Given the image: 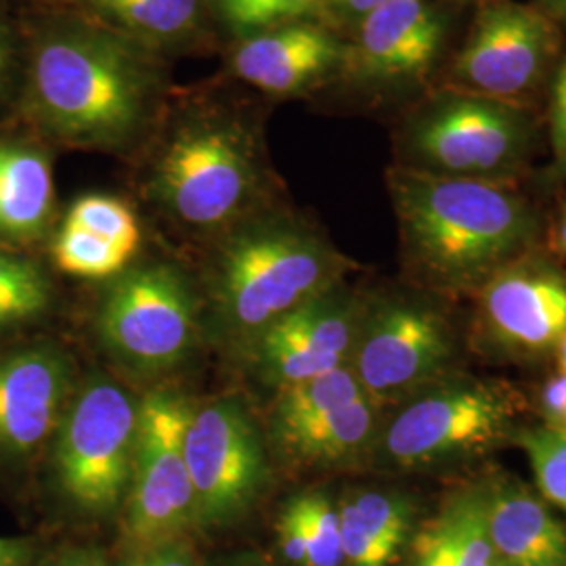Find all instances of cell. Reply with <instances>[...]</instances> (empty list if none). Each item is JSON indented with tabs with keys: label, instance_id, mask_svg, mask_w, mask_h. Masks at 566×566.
<instances>
[{
	"label": "cell",
	"instance_id": "40",
	"mask_svg": "<svg viewBox=\"0 0 566 566\" xmlns=\"http://www.w3.org/2000/svg\"><path fill=\"white\" fill-rule=\"evenodd\" d=\"M552 357L556 359L558 371H560V374H566V334L560 338L558 346L554 348V355H552Z\"/></svg>",
	"mask_w": 566,
	"mask_h": 566
},
{
	"label": "cell",
	"instance_id": "25",
	"mask_svg": "<svg viewBox=\"0 0 566 566\" xmlns=\"http://www.w3.org/2000/svg\"><path fill=\"white\" fill-rule=\"evenodd\" d=\"M95 9L128 32L147 39H177L189 32L198 15L200 0H91Z\"/></svg>",
	"mask_w": 566,
	"mask_h": 566
},
{
	"label": "cell",
	"instance_id": "34",
	"mask_svg": "<svg viewBox=\"0 0 566 566\" xmlns=\"http://www.w3.org/2000/svg\"><path fill=\"white\" fill-rule=\"evenodd\" d=\"M39 566H109V563L99 547L70 546L57 549Z\"/></svg>",
	"mask_w": 566,
	"mask_h": 566
},
{
	"label": "cell",
	"instance_id": "38",
	"mask_svg": "<svg viewBox=\"0 0 566 566\" xmlns=\"http://www.w3.org/2000/svg\"><path fill=\"white\" fill-rule=\"evenodd\" d=\"M203 566H282L277 560H269L256 552H240V554H231V556H223L221 560H217L214 565Z\"/></svg>",
	"mask_w": 566,
	"mask_h": 566
},
{
	"label": "cell",
	"instance_id": "22",
	"mask_svg": "<svg viewBox=\"0 0 566 566\" xmlns=\"http://www.w3.org/2000/svg\"><path fill=\"white\" fill-rule=\"evenodd\" d=\"M282 566H344L338 497L308 489L283 504L275 523Z\"/></svg>",
	"mask_w": 566,
	"mask_h": 566
},
{
	"label": "cell",
	"instance_id": "42",
	"mask_svg": "<svg viewBox=\"0 0 566 566\" xmlns=\"http://www.w3.org/2000/svg\"><path fill=\"white\" fill-rule=\"evenodd\" d=\"M240 2H243V0H221V4H223L224 13L229 11V9H233V7H238Z\"/></svg>",
	"mask_w": 566,
	"mask_h": 566
},
{
	"label": "cell",
	"instance_id": "43",
	"mask_svg": "<svg viewBox=\"0 0 566 566\" xmlns=\"http://www.w3.org/2000/svg\"><path fill=\"white\" fill-rule=\"evenodd\" d=\"M0 67H2V46H0Z\"/></svg>",
	"mask_w": 566,
	"mask_h": 566
},
{
	"label": "cell",
	"instance_id": "37",
	"mask_svg": "<svg viewBox=\"0 0 566 566\" xmlns=\"http://www.w3.org/2000/svg\"><path fill=\"white\" fill-rule=\"evenodd\" d=\"M547 233L552 238V245L554 250L563 256L566 261V193L560 191V198H558V210H556V217H554V223L552 229L547 227Z\"/></svg>",
	"mask_w": 566,
	"mask_h": 566
},
{
	"label": "cell",
	"instance_id": "5",
	"mask_svg": "<svg viewBox=\"0 0 566 566\" xmlns=\"http://www.w3.org/2000/svg\"><path fill=\"white\" fill-rule=\"evenodd\" d=\"M46 122L70 142L116 145L145 120L151 78L133 51L102 34H61L34 60Z\"/></svg>",
	"mask_w": 566,
	"mask_h": 566
},
{
	"label": "cell",
	"instance_id": "14",
	"mask_svg": "<svg viewBox=\"0 0 566 566\" xmlns=\"http://www.w3.org/2000/svg\"><path fill=\"white\" fill-rule=\"evenodd\" d=\"M472 301L474 340L497 361H539L566 334V269L544 248L497 271Z\"/></svg>",
	"mask_w": 566,
	"mask_h": 566
},
{
	"label": "cell",
	"instance_id": "33",
	"mask_svg": "<svg viewBox=\"0 0 566 566\" xmlns=\"http://www.w3.org/2000/svg\"><path fill=\"white\" fill-rule=\"evenodd\" d=\"M535 411L542 426L566 432V374H558L544 382L537 392Z\"/></svg>",
	"mask_w": 566,
	"mask_h": 566
},
{
	"label": "cell",
	"instance_id": "16",
	"mask_svg": "<svg viewBox=\"0 0 566 566\" xmlns=\"http://www.w3.org/2000/svg\"><path fill=\"white\" fill-rule=\"evenodd\" d=\"M72 390V367L53 346L0 355V460H25L57 430Z\"/></svg>",
	"mask_w": 566,
	"mask_h": 566
},
{
	"label": "cell",
	"instance_id": "41",
	"mask_svg": "<svg viewBox=\"0 0 566 566\" xmlns=\"http://www.w3.org/2000/svg\"><path fill=\"white\" fill-rule=\"evenodd\" d=\"M449 2H453V4H460V7H464V9H470L472 4H476V2H481V0H449Z\"/></svg>",
	"mask_w": 566,
	"mask_h": 566
},
{
	"label": "cell",
	"instance_id": "18",
	"mask_svg": "<svg viewBox=\"0 0 566 566\" xmlns=\"http://www.w3.org/2000/svg\"><path fill=\"white\" fill-rule=\"evenodd\" d=\"M486 528L504 566H566V525L510 474L485 479Z\"/></svg>",
	"mask_w": 566,
	"mask_h": 566
},
{
	"label": "cell",
	"instance_id": "1",
	"mask_svg": "<svg viewBox=\"0 0 566 566\" xmlns=\"http://www.w3.org/2000/svg\"><path fill=\"white\" fill-rule=\"evenodd\" d=\"M405 266L441 298H474L497 271L544 248L547 221L516 182L388 170Z\"/></svg>",
	"mask_w": 566,
	"mask_h": 566
},
{
	"label": "cell",
	"instance_id": "15",
	"mask_svg": "<svg viewBox=\"0 0 566 566\" xmlns=\"http://www.w3.org/2000/svg\"><path fill=\"white\" fill-rule=\"evenodd\" d=\"M364 303L340 283L245 344L252 369L277 390L350 364Z\"/></svg>",
	"mask_w": 566,
	"mask_h": 566
},
{
	"label": "cell",
	"instance_id": "28",
	"mask_svg": "<svg viewBox=\"0 0 566 566\" xmlns=\"http://www.w3.org/2000/svg\"><path fill=\"white\" fill-rule=\"evenodd\" d=\"M53 259L61 271L70 275L105 280L120 273L130 261V254L76 224L63 223V229L53 243Z\"/></svg>",
	"mask_w": 566,
	"mask_h": 566
},
{
	"label": "cell",
	"instance_id": "3",
	"mask_svg": "<svg viewBox=\"0 0 566 566\" xmlns=\"http://www.w3.org/2000/svg\"><path fill=\"white\" fill-rule=\"evenodd\" d=\"M355 264L294 219L248 224L219 250L210 294L219 325L248 344L290 311L344 283Z\"/></svg>",
	"mask_w": 566,
	"mask_h": 566
},
{
	"label": "cell",
	"instance_id": "7",
	"mask_svg": "<svg viewBox=\"0 0 566 566\" xmlns=\"http://www.w3.org/2000/svg\"><path fill=\"white\" fill-rule=\"evenodd\" d=\"M441 298L399 292L365 304L350 364L374 403H401L460 371V338Z\"/></svg>",
	"mask_w": 566,
	"mask_h": 566
},
{
	"label": "cell",
	"instance_id": "13",
	"mask_svg": "<svg viewBox=\"0 0 566 566\" xmlns=\"http://www.w3.org/2000/svg\"><path fill=\"white\" fill-rule=\"evenodd\" d=\"M97 332L120 364L158 374L191 353L198 340V304L177 269L142 266L103 296Z\"/></svg>",
	"mask_w": 566,
	"mask_h": 566
},
{
	"label": "cell",
	"instance_id": "12",
	"mask_svg": "<svg viewBox=\"0 0 566 566\" xmlns=\"http://www.w3.org/2000/svg\"><path fill=\"white\" fill-rule=\"evenodd\" d=\"M464 11L449 0H386L357 23L340 70L361 86L409 93L416 102L441 78Z\"/></svg>",
	"mask_w": 566,
	"mask_h": 566
},
{
	"label": "cell",
	"instance_id": "39",
	"mask_svg": "<svg viewBox=\"0 0 566 566\" xmlns=\"http://www.w3.org/2000/svg\"><path fill=\"white\" fill-rule=\"evenodd\" d=\"M566 32V0H528Z\"/></svg>",
	"mask_w": 566,
	"mask_h": 566
},
{
	"label": "cell",
	"instance_id": "2",
	"mask_svg": "<svg viewBox=\"0 0 566 566\" xmlns=\"http://www.w3.org/2000/svg\"><path fill=\"white\" fill-rule=\"evenodd\" d=\"M395 137L401 168L521 185L546 147V126L542 107L434 84L407 107Z\"/></svg>",
	"mask_w": 566,
	"mask_h": 566
},
{
	"label": "cell",
	"instance_id": "10",
	"mask_svg": "<svg viewBox=\"0 0 566 566\" xmlns=\"http://www.w3.org/2000/svg\"><path fill=\"white\" fill-rule=\"evenodd\" d=\"M185 458L196 497V528L223 531L243 521L263 497L271 470L263 437L238 397L191 405Z\"/></svg>",
	"mask_w": 566,
	"mask_h": 566
},
{
	"label": "cell",
	"instance_id": "26",
	"mask_svg": "<svg viewBox=\"0 0 566 566\" xmlns=\"http://www.w3.org/2000/svg\"><path fill=\"white\" fill-rule=\"evenodd\" d=\"M51 303V285L41 269L0 252V329L28 324Z\"/></svg>",
	"mask_w": 566,
	"mask_h": 566
},
{
	"label": "cell",
	"instance_id": "24",
	"mask_svg": "<svg viewBox=\"0 0 566 566\" xmlns=\"http://www.w3.org/2000/svg\"><path fill=\"white\" fill-rule=\"evenodd\" d=\"M364 397H367L364 388L355 378L353 369L346 365L336 371L277 390V399L271 411V430L298 424Z\"/></svg>",
	"mask_w": 566,
	"mask_h": 566
},
{
	"label": "cell",
	"instance_id": "36",
	"mask_svg": "<svg viewBox=\"0 0 566 566\" xmlns=\"http://www.w3.org/2000/svg\"><path fill=\"white\" fill-rule=\"evenodd\" d=\"M385 2L386 0H324V7H329V9L344 13V15H353L359 23L365 15H369L371 11L382 7Z\"/></svg>",
	"mask_w": 566,
	"mask_h": 566
},
{
	"label": "cell",
	"instance_id": "30",
	"mask_svg": "<svg viewBox=\"0 0 566 566\" xmlns=\"http://www.w3.org/2000/svg\"><path fill=\"white\" fill-rule=\"evenodd\" d=\"M544 126L549 163L539 170V187L552 191L566 182V55L558 63L544 99Z\"/></svg>",
	"mask_w": 566,
	"mask_h": 566
},
{
	"label": "cell",
	"instance_id": "21",
	"mask_svg": "<svg viewBox=\"0 0 566 566\" xmlns=\"http://www.w3.org/2000/svg\"><path fill=\"white\" fill-rule=\"evenodd\" d=\"M380 405L369 397L334 407L298 424L273 432V441L292 464L334 470L369 460L382 424Z\"/></svg>",
	"mask_w": 566,
	"mask_h": 566
},
{
	"label": "cell",
	"instance_id": "17",
	"mask_svg": "<svg viewBox=\"0 0 566 566\" xmlns=\"http://www.w3.org/2000/svg\"><path fill=\"white\" fill-rule=\"evenodd\" d=\"M343 55V41L329 28L292 21L240 44L233 67L261 91L290 95L340 70Z\"/></svg>",
	"mask_w": 566,
	"mask_h": 566
},
{
	"label": "cell",
	"instance_id": "35",
	"mask_svg": "<svg viewBox=\"0 0 566 566\" xmlns=\"http://www.w3.org/2000/svg\"><path fill=\"white\" fill-rule=\"evenodd\" d=\"M0 566H36L34 544L23 537H0Z\"/></svg>",
	"mask_w": 566,
	"mask_h": 566
},
{
	"label": "cell",
	"instance_id": "32",
	"mask_svg": "<svg viewBox=\"0 0 566 566\" xmlns=\"http://www.w3.org/2000/svg\"><path fill=\"white\" fill-rule=\"evenodd\" d=\"M116 566H203L189 539H177L142 552H124Z\"/></svg>",
	"mask_w": 566,
	"mask_h": 566
},
{
	"label": "cell",
	"instance_id": "19",
	"mask_svg": "<svg viewBox=\"0 0 566 566\" xmlns=\"http://www.w3.org/2000/svg\"><path fill=\"white\" fill-rule=\"evenodd\" d=\"M344 566H397L418 525V500L395 486H350L338 497Z\"/></svg>",
	"mask_w": 566,
	"mask_h": 566
},
{
	"label": "cell",
	"instance_id": "44",
	"mask_svg": "<svg viewBox=\"0 0 566 566\" xmlns=\"http://www.w3.org/2000/svg\"><path fill=\"white\" fill-rule=\"evenodd\" d=\"M502 566H504V565H502Z\"/></svg>",
	"mask_w": 566,
	"mask_h": 566
},
{
	"label": "cell",
	"instance_id": "4",
	"mask_svg": "<svg viewBox=\"0 0 566 566\" xmlns=\"http://www.w3.org/2000/svg\"><path fill=\"white\" fill-rule=\"evenodd\" d=\"M382 418L369 462L388 472L432 474L514 446L525 399L504 382L460 371L413 392Z\"/></svg>",
	"mask_w": 566,
	"mask_h": 566
},
{
	"label": "cell",
	"instance_id": "8",
	"mask_svg": "<svg viewBox=\"0 0 566 566\" xmlns=\"http://www.w3.org/2000/svg\"><path fill=\"white\" fill-rule=\"evenodd\" d=\"M139 403L114 380L91 378L67 403L53 468L61 497L76 514H122L133 474Z\"/></svg>",
	"mask_w": 566,
	"mask_h": 566
},
{
	"label": "cell",
	"instance_id": "27",
	"mask_svg": "<svg viewBox=\"0 0 566 566\" xmlns=\"http://www.w3.org/2000/svg\"><path fill=\"white\" fill-rule=\"evenodd\" d=\"M514 446L525 451L539 497L566 516V432L525 424Z\"/></svg>",
	"mask_w": 566,
	"mask_h": 566
},
{
	"label": "cell",
	"instance_id": "9",
	"mask_svg": "<svg viewBox=\"0 0 566 566\" xmlns=\"http://www.w3.org/2000/svg\"><path fill=\"white\" fill-rule=\"evenodd\" d=\"M191 405L175 390H154L139 403L133 474L122 507L124 552L189 539L198 531L185 458Z\"/></svg>",
	"mask_w": 566,
	"mask_h": 566
},
{
	"label": "cell",
	"instance_id": "11",
	"mask_svg": "<svg viewBox=\"0 0 566 566\" xmlns=\"http://www.w3.org/2000/svg\"><path fill=\"white\" fill-rule=\"evenodd\" d=\"M256 185L254 149L242 128L208 118L175 130L154 170L164 208L182 223L203 229L233 221Z\"/></svg>",
	"mask_w": 566,
	"mask_h": 566
},
{
	"label": "cell",
	"instance_id": "23",
	"mask_svg": "<svg viewBox=\"0 0 566 566\" xmlns=\"http://www.w3.org/2000/svg\"><path fill=\"white\" fill-rule=\"evenodd\" d=\"M53 208L46 158L21 145H0V233L15 240L39 235Z\"/></svg>",
	"mask_w": 566,
	"mask_h": 566
},
{
	"label": "cell",
	"instance_id": "29",
	"mask_svg": "<svg viewBox=\"0 0 566 566\" xmlns=\"http://www.w3.org/2000/svg\"><path fill=\"white\" fill-rule=\"evenodd\" d=\"M65 223L76 224L105 242L114 243L130 256L142 243V229L133 210L109 196L81 198L70 208Z\"/></svg>",
	"mask_w": 566,
	"mask_h": 566
},
{
	"label": "cell",
	"instance_id": "6",
	"mask_svg": "<svg viewBox=\"0 0 566 566\" xmlns=\"http://www.w3.org/2000/svg\"><path fill=\"white\" fill-rule=\"evenodd\" d=\"M565 55V30L528 0H481L470 7L437 84L544 109Z\"/></svg>",
	"mask_w": 566,
	"mask_h": 566
},
{
	"label": "cell",
	"instance_id": "31",
	"mask_svg": "<svg viewBox=\"0 0 566 566\" xmlns=\"http://www.w3.org/2000/svg\"><path fill=\"white\" fill-rule=\"evenodd\" d=\"M324 7V0H243L224 15L240 25H283L304 21Z\"/></svg>",
	"mask_w": 566,
	"mask_h": 566
},
{
	"label": "cell",
	"instance_id": "20",
	"mask_svg": "<svg viewBox=\"0 0 566 566\" xmlns=\"http://www.w3.org/2000/svg\"><path fill=\"white\" fill-rule=\"evenodd\" d=\"M397 566H502L486 528L485 479L447 493Z\"/></svg>",
	"mask_w": 566,
	"mask_h": 566
}]
</instances>
